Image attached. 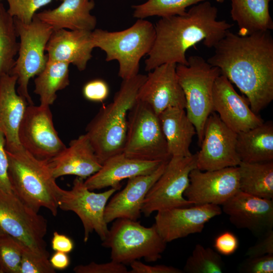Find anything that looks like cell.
<instances>
[{"label": "cell", "mask_w": 273, "mask_h": 273, "mask_svg": "<svg viewBox=\"0 0 273 273\" xmlns=\"http://www.w3.org/2000/svg\"><path fill=\"white\" fill-rule=\"evenodd\" d=\"M207 60L247 97L258 114L273 100V38L270 30L240 35L228 31Z\"/></svg>", "instance_id": "1"}, {"label": "cell", "mask_w": 273, "mask_h": 273, "mask_svg": "<svg viewBox=\"0 0 273 273\" xmlns=\"http://www.w3.org/2000/svg\"><path fill=\"white\" fill-rule=\"evenodd\" d=\"M217 8L208 1L192 6L184 15L161 17L154 25L155 39L145 70L165 63L187 65L186 52L201 41L214 48L233 26L217 20Z\"/></svg>", "instance_id": "2"}, {"label": "cell", "mask_w": 273, "mask_h": 273, "mask_svg": "<svg viewBox=\"0 0 273 273\" xmlns=\"http://www.w3.org/2000/svg\"><path fill=\"white\" fill-rule=\"evenodd\" d=\"M146 76L138 74L122 80L113 101L103 105L87 125L85 134L101 164L110 157L123 153L127 113L135 102L138 90Z\"/></svg>", "instance_id": "3"}, {"label": "cell", "mask_w": 273, "mask_h": 273, "mask_svg": "<svg viewBox=\"0 0 273 273\" xmlns=\"http://www.w3.org/2000/svg\"><path fill=\"white\" fill-rule=\"evenodd\" d=\"M6 152L13 193L35 211L44 207L56 216L61 188L56 183L48 161L36 158L21 145Z\"/></svg>", "instance_id": "4"}, {"label": "cell", "mask_w": 273, "mask_h": 273, "mask_svg": "<svg viewBox=\"0 0 273 273\" xmlns=\"http://www.w3.org/2000/svg\"><path fill=\"white\" fill-rule=\"evenodd\" d=\"M92 38L94 47L106 53V61H118V76L125 80L139 74L141 59L153 46L155 29L151 22L138 19L131 26L121 31L95 29Z\"/></svg>", "instance_id": "5"}, {"label": "cell", "mask_w": 273, "mask_h": 273, "mask_svg": "<svg viewBox=\"0 0 273 273\" xmlns=\"http://www.w3.org/2000/svg\"><path fill=\"white\" fill-rule=\"evenodd\" d=\"M167 242L153 224L146 227L126 218L114 220L102 245L111 249V260L123 264L144 258L147 262L160 259Z\"/></svg>", "instance_id": "6"}, {"label": "cell", "mask_w": 273, "mask_h": 273, "mask_svg": "<svg viewBox=\"0 0 273 273\" xmlns=\"http://www.w3.org/2000/svg\"><path fill=\"white\" fill-rule=\"evenodd\" d=\"M187 60V65H176V71L185 97L186 112L195 127L200 146L205 123L213 112L214 84L221 72L201 56H191Z\"/></svg>", "instance_id": "7"}, {"label": "cell", "mask_w": 273, "mask_h": 273, "mask_svg": "<svg viewBox=\"0 0 273 273\" xmlns=\"http://www.w3.org/2000/svg\"><path fill=\"white\" fill-rule=\"evenodd\" d=\"M123 153L147 161H166L171 158L159 116L146 103L136 100L128 112Z\"/></svg>", "instance_id": "8"}, {"label": "cell", "mask_w": 273, "mask_h": 273, "mask_svg": "<svg viewBox=\"0 0 273 273\" xmlns=\"http://www.w3.org/2000/svg\"><path fill=\"white\" fill-rule=\"evenodd\" d=\"M14 19L20 41L18 57L10 74L17 77L18 94L26 100L28 105H32L34 104L28 89L29 81L46 67L48 58L44 51L54 30L35 14L29 24Z\"/></svg>", "instance_id": "9"}, {"label": "cell", "mask_w": 273, "mask_h": 273, "mask_svg": "<svg viewBox=\"0 0 273 273\" xmlns=\"http://www.w3.org/2000/svg\"><path fill=\"white\" fill-rule=\"evenodd\" d=\"M47 220L13 192L0 190V235L8 234L37 254L49 258L44 237Z\"/></svg>", "instance_id": "10"}, {"label": "cell", "mask_w": 273, "mask_h": 273, "mask_svg": "<svg viewBox=\"0 0 273 273\" xmlns=\"http://www.w3.org/2000/svg\"><path fill=\"white\" fill-rule=\"evenodd\" d=\"M195 168L196 154L188 157L171 156L148 192L142 213L148 217L155 211L194 205L184 194L189 184L190 173Z\"/></svg>", "instance_id": "11"}, {"label": "cell", "mask_w": 273, "mask_h": 273, "mask_svg": "<svg viewBox=\"0 0 273 273\" xmlns=\"http://www.w3.org/2000/svg\"><path fill=\"white\" fill-rule=\"evenodd\" d=\"M117 191L110 188L102 193L89 190L83 179L76 177L69 190H60L59 207L64 211L76 213L81 220L83 229V241L86 243L90 234L95 232L102 241L106 237L109 229L104 218L106 206Z\"/></svg>", "instance_id": "12"}, {"label": "cell", "mask_w": 273, "mask_h": 273, "mask_svg": "<svg viewBox=\"0 0 273 273\" xmlns=\"http://www.w3.org/2000/svg\"><path fill=\"white\" fill-rule=\"evenodd\" d=\"M49 105H28L20 123L21 146L36 158L49 161L66 148L53 121Z\"/></svg>", "instance_id": "13"}, {"label": "cell", "mask_w": 273, "mask_h": 273, "mask_svg": "<svg viewBox=\"0 0 273 273\" xmlns=\"http://www.w3.org/2000/svg\"><path fill=\"white\" fill-rule=\"evenodd\" d=\"M237 135L212 112L205 123L201 149L196 153V168L212 171L238 166L241 160L236 150Z\"/></svg>", "instance_id": "14"}, {"label": "cell", "mask_w": 273, "mask_h": 273, "mask_svg": "<svg viewBox=\"0 0 273 273\" xmlns=\"http://www.w3.org/2000/svg\"><path fill=\"white\" fill-rule=\"evenodd\" d=\"M240 191L238 166L212 171L195 168L184 196L194 205H222Z\"/></svg>", "instance_id": "15"}, {"label": "cell", "mask_w": 273, "mask_h": 273, "mask_svg": "<svg viewBox=\"0 0 273 273\" xmlns=\"http://www.w3.org/2000/svg\"><path fill=\"white\" fill-rule=\"evenodd\" d=\"M221 213V208L212 204L174 207L157 211L154 224L161 237L168 243L201 233L207 222Z\"/></svg>", "instance_id": "16"}, {"label": "cell", "mask_w": 273, "mask_h": 273, "mask_svg": "<svg viewBox=\"0 0 273 273\" xmlns=\"http://www.w3.org/2000/svg\"><path fill=\"white\" fill-rule=\"evenodd\" d=\"M175 63L163 64L149 71L136 100L150 105L159 115L170 107L186 108V99L178 80Z\"/></svg>", "instance_id": "17"}, {"label": "cell", "mask_w": 273, "mask_h": 273, "mask_svg": "<svg viewBox=\"0 0 273 273\" xmlns=\"http://www.w3.org/2000/svg\"><path fill=\"white\" fill-rule=\"evenodd\" d=\"M221 210L235 227L247 229L256 236L260 237L272 230V199L261 198L240 190L222 205Z\"/></svg>", "instance_id": "18"}, {"label": "cell", "mask_w": 273, "mask_h": 273, "mask_svg": "<svg viewBox=\"0 0 273 273\" xmlns=\"http://www.w3.org/2000/svg\"><path fill=\"white\" fill-rule=\"evenodd\" d=\"M212 110L217 112L221 121L237 133L263 123V120L252 111L249 104L222 74L214 84Z\"/></svg>", "instance_id": "19"}, {"label": "cell", "mask_w": 273, "mask_h": 273, "mask_svg": "<svg viewBox=\"0 0 273 273\" xmlns=\"http://www.w3.org/2000/svg\"><path fill=\"white\" fill-rule=\"evenodd\" d=\"M168 161L162 162L149 174L128 179L125 188L113 194L106 206L104 218L107 223L117 218L137 220L140 217L144 199L163 173Z\"/></svg>", "instance_id": "20"}, {"label": "cell", "mask_w": 273, "mask_h": 273, "mask_svg": "<svg viewBox=\"0 0 273 273\" xmlns=\"http://www.w3.org/2000/svg\"><path fill=\"white\" fill-rule=\"evenodd\" d=\"M92 31L84 30H53L47 44L48 60L72 64L84 70L95 48Z\"/></svg>", "instance_id": "21"}, {"label": "cell", "mask_w": 273, "mask_h": 273, "mask_svg": "<svg viewBox=\"0 0 273 273\" xmlns=\"http://www.w3.org/2000/svg\"><path fill=\"white\" fill-rule=\"evenodd\" d=\"M54 177L73 175L86 179L102 167L85 134L71 140L68 147L48 161Z\"/></svg>", "instance_id": "22"}, {"label": "cell", "mask_w": 273, "mask_h": 273, "mask_svg": "<svg viewBox=\"0 0 273 273\" xmlns=\"http://www.w3.org/2000/svg\"><path fill=\"white\" fill-rule=\"evenodd\" d=\"M162 162L131 158L121 153L107 159L97 172L84 180V184L91 191L108 187L119 190L122 180L149 174Z\"/></svg>", "instance_id": "23"}, {"label": "cell", "mask_w": 273, "mask_h": 273, "mask_svg": "<svg viewBox=\"0 0 273 273\" xmlns=\"http://www.w3.org/2000/svg\"><path fill=\"white\" fill-rule=\"evenodd\" d=\"M17 77L5 74L0 78V130L6 140V149L20 145L18 130L28 104L16 89Z\"/></svg>", "instance_id": "24"}, {"label": "cell", "mask_w": 273, "mask_h": 273, "mask_svg": "<svg viewBox=\"0 0 273 273\" xmlns=\"http://www.w3.org/2000/svg\"><path fill=\"white\" fill-rule=\"evenodd\" d=\"M56 8L35 14L40 20L51 26L54 30L93 31L96 29L97 18L90 14L94 8V0H61Z\"/></svg>", "instance_id": "25"}, {"label": "cell", "mask_w": 273, "mask_h": 273, "mask_svg": "<svg viewBox=\"0 0 273 273\" xmlns=\"http://www.w3.org/2000/svg\"><path fill=\"white\" fill-rule=\"evenodd\" d=\"M158 116L171 157L191 156L190 147L196 130L185 109L168 108Z\"/></svg>", "instance_id": "26"}, {"label": "cell", "mask_w": 273, "mask_h": 273, "mask_svg": "<svg viewBox=\"0 0 273 273\" xmlns=\"http://www.w3.org/2000/svg\"><path fill=\"white\" fill-rule=\"evenodd\" d=\"M236 150L241 162H264L273 161V124L263 123L237 133Z\"/></svg>", "instance_id": "27"}, {"label": "cell", "mask_w": 273, "mask_h": 273, "mask_svg": "<svg viewBox=\"0 0 273 273\" xmlns=\"http://www.w3.org/2000/svg\"><path fill=\"white\" fill-rule=\"evenodd\" d=\"M272 0H230L231 16L238 26V34L247 35L273 29L269 11Z\"/></svg>", "instance_id": "28"}, {"label": "cell", "mask_w": 273, "mask_h": 273, "mask_svg": "<svg viewBox=\"0 0 273 273\" xmlns=\"http://www.w3.org/2000/svg\"><path fill=\"white\" fill-rule=\"evenodd\" d=\"M240 190L261 198L273 199V161L238 166Z\"/></svg>", "instance_id": "29"}, {"label": "cell", "mask_w": 273, "mask_h": 273, "mask_svg": "<svg viewBox=\"0 0 273 273\" xmlns=\"http://www.w3.org/2000/svg\"><path fill=\"white\" fill-rule=\"evenodd\" d=\"M69 64L48 60L44 69L34 79V93L39 97L41 105H52L57 92L66 88L70 83Z\"/></svg>", "instance_id": "30"}, {"label": "cell", "mask_w": 273, "mask_h": 273, "mask_svg": "<svg viewBox=\"0 0 273 273\" xmlns=\"http://www.w3.org/2000/svg\"><path fill=\"white\" fill-rule=\"evenodd\" d=\"M17 37L14 17L0 0V78L10 74L14 66L19 47Z\"/></svg>", "instance_id": "31"}, {"label": "cell", "mask_w": 273, "mask_h": 273, "mask_svg": "<svg viewBox=\"0 0 273 273\" xmlns=\"http://www.w3.org/2000/svg\"><path fill=\"white\" fill-rule=\"evenodd\" d=\"M211 0H147L142 4L132 7L134 11L133 17L145 19L157 16L161 17L184 15L187 8L200 3ZM222 3L225 0H212Z\"/></svg>", "instance_id": "32"}, {"label": "cell", "mask_w": 273, "mask_h": 273, "mask_svg": "<svg viewBox=\"0 0 273 273\" xmlns=\"http://www.w3.org/2000/svg\"><path fill=\"white\" fill-rule=\"evenodd\" d=\"M224 262L217 251L197 244L188 258L183 272L188 273H221Z\"/></svg>", "instance_id": "33"}, {"label": "cell", "mask_w": 273, "mask_h": 273, "mask_svg": "<svg viewBox=\"0 0 273 273\" xmlns=\"http://www.w3.org/2000/svg\"><path fill=\"white\" fill-rule=\"evenodd\" d=\"M23 245L8 234L0 235V273H19Z\"/></svg>", "instance_id": "34"}, {"label": "cell", "mask_w": 273, "mask_h": 273, "mask_svg": "<svg viewBox=\"0 0 273 273\" xmlns=\"http://www.w3.org/2000/svg\"><path fill=\"white\" fill-rule=\"evenodd\" d=\"M8 12L13 17L25 24H29L36 12L53 0H6Z\"/></svg>", "instance_id": "35"}, {"label": "cell", "mask_w": 273, "mask_h": 273, "mask_svg": "<svg viewBox=\"0 0 273 273\" xmlns=\"http://www.w3.org/2000/svg\"><path fill=\"white\" fill-rule=\"evenodd\" d=\"M49 259L40 256L23 245L19 273H55Z\"/></svg>", "instance_id": "36"}, {"label": "cell", "mask_w": 273, "mask_h": 273, "mask_svg": "<svg viewBox=\"0 0 273 273\" xmlns=\"http://www.w3.org/2000/svg\"><path fill=\"white\" fill-rule=\"evenodd\" d=\"M238 271L244 273H272L273 254L248 257L239 265Z\"/></svg>", "instance_id": "37"}, {"label": "cell", "mask_w": 273, "mask_h": 273, "mask_svg": "<svg viewBox=\"0 0 273 273\" xmlns=\"http://www.w3.org/2000/svg\"><path fill=\"white\" fill-rule=\"evenodd\" d=\"M73 271L76 273H128L124 264L111 260L110 262L98 263L91 262L75 266Z\"/></svg>", "instance_id": "38"}, {"label": "cell", "mask_w": 273, "mask_h": 273, "mask_svg": "<svg viewBox=\"0 0 273 273\" xmlns=\"http://www.w3.org/2000/svg\"><path fill=\"white\" fill-rule=\"evenodd\" d=\"M82 94L84 98L88 101L101 102L107 98L109 94V87L105 80L95 79L84 85Z\"/></svg>", "instance_id": "39"}, {"label": "cell", "mask_w": 273, "mask_h": 273, "mask_svg": "<svg viewBox=\"0 0 273 273\" xmlns=\"http://www.w3.org/2000/svg\"><path fill=\"white\" fill-rule=\"evenodd\" d=\"M239 242L233 233L225 231L218 235L214 241L213 246L220 254L229 256L234 254L239 247Z\"/></svg>", "instance_id": "40"}, {"label": "cell", "mask_w": 273, "mask_h": 273, "mask_svg": "<svg viewBox=\"0 0 273 273\" xmlns=\"http://www.w3.org/2000/svg\"><path fill=\"white\" fill-rule=\"evenodd\" d=\"M261 238L246 251L248 257L273 254V230H270L260 236Z\"/></svg>", "instance_id": "41"}, {"label": "cell", "mask_w": 273, "mask_h": 273, "mask_svg": "<svg viewBox=\"0 0 273 273\" xmlns=\"http://www.w3.org/2000/svg\"><path fill=\"white\" fill-rule=\"evenodd\" d=\"M8 158L6 150V140L0 130V190L13 192L9 181L8 173Z\"/></svg>", "instance_id": "42"}, {"label": "cell", "mask_w": 273, "mask_h": 273, "mask_svg": "<svg viewBox=\"0 0 273 273\" xmlns=\"http://www.w3.org/2000/svg\"><path fill=\"white\" fill-rule=\"evenodd\" d=\"M129 273H182L183 271L172 266L165 265H149L135 260L130 264Z\"/></svg>", "instance_id": "43"}, {"label": "cell", "mask_w": 273, "mask_h": 273, "mask_svg": "<svg viewBox=\"0 0 273 273\" xmlns=\"http://www.w3.org/2000/svg\"><path fill=\"white\" fill-rule=\"evenodd\" d=\"M51 246L55 251L69 253L73 251L74 243L72 239L68 236L55 231L53 233Z\"/></svg>", "instance_id": "44"}, {"label": "cell", "mask_w": 273, "mask_h": 273, "mask_svg": "<svg viewBox=\"0 0 273 273\" xmlns=\"http://www.w3.org/2000/svg\"><path fill=\"white\" fill-rule=\"evenodd\" d=\"M49 261L55 270H64L67 268L70 263L68 253L60 251H55L49 259Z\"/></svg>", "instance_id": "45"}]
</instances>
